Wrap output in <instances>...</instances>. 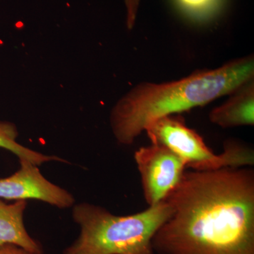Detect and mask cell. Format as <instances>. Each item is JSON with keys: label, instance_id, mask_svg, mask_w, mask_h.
I'll use <instances>...</instances> for the list:
<instances>
[{"label": "cell", "instance_id": "obj_6", "mask_svg": "<svg viewBox=\"0 0 254 254\" xmlns=\"http://www.w3.org/2000/svg\"><path fill=\"white\" fill-rule=\"evenodd\" d=\"M19 160V170L0 180V198L39 200L60 208L73 205L74 199L71 193L47 180L37 165L28 160Z\"/></svg>", "mask_w": 254, "mask_h": 254}, {"label": "cell", "instance_id": "obj_10", "mask_svg": "<svg viewBox=\"0 0 254 254\" xmlns=\"http://www.w3.org/2000/svg\"><path fill=\"white\" fill-rule=\"evenodd\" d=\"M176 1L187 14L203 16L211 14L218 7L220 0H176Z\"/></svg>", "mask_w": 254, "mask_h": 254}, {"label": "cell", "instance_id": "obj_12", "mask_svg": "<svg viewBox=\"0 0 254 254\" xmlns=\"http://www.w3.org/2000/svg\"><path fill=\"white\" fill-rule=\"evenodd\" d=\"M0 254H32L29 252L14 245H6L0 247Z\"/></svg>", "mask_w": 254, "mask_h": 254}, {"label": "cell", "instance_id": "obj_3", "mask_svg": "<svg viewBox=\"0 0 254 254\" xmlns=\"http://www.w3.org/2000/svg\"><path fill=\"white\" fill-rule=\"evenodd\" d=\"M170 211L165 200L125 216L89 203L76 205L73 218L81 233L64 254H155L152 241Z\"/></svg>", "mask_w": 254, "mask_h": 254}, {"label": "cell", "instance_id": "obj_1", "mask_svg": "<svg viewBox=\"0 0 254 254\" xmlns=\"http://www.w3.org/2000/svg\"><path fill=\"white\" fill-rule=\"evenodd\" d=\"M155 254H254V170L185 172L165 198Z\"/></svg>", "mask_w": 254, "mask_h": 254}, {"label": "cell", "instance_id": "obj_4", "mask_svg": "<svg viewBox=\"0 0 254 254\" xmlns=\"http://www.w3.org/2000/svg\"><path fill=\"white\" fill-rule=\"evenodd\" d=\"M144 131L151 143L172 150L183 160L187 168L193 170L244 168L254 164V150L238 141L225 142L223 152L215 154L180 117L169 115L157 119L145 127Z\"/></svg>", "mask_w": 254, "mask_h": 254}, {"label": "cell", "instance_id": "obj_8", "mask_svg": "<svg viewBox=\"0 0 254 254\" xmlns=\"http://www.w3.org/2000/svg\"><path fill=\"white\" fill-rule=\"evenodd\" d=\"M26 201L17 200L7 204L0 200V247L14 245L32 254H43L42 247L29 235L23 223Z\"/></svg>", "mask_w": 254, "mask_h": 254}, {"label": "cell", "instance_id": "obj_5", "mask_svg": "<svg viewBox=\"0 0 254 254\" xmlns=\"http://www.w3.org/2000/svg\"><path fill=\"white\" fill-rule=\"evenodd\" d=\"M134 160L148 206L165 200L180 183L187 169L183 160L172 150L153 143L137 150Z\"/></svg>", "mask_w": 254, "mask_h": 254}, {"label": "cell", "instance_id": "obj_2", "mask_svg": "<svg viewBox=\"0 0 254 254\" xmlns=\"http://www.w3.org/2000/svg\"><path fill=\"white\" fill-rule=\"evenodd\" d=\"M254 57L232 60L214 69L196 71L165 83L143 82L124 95L112 110L116 139L131 145L154 120L211 103L254 80Z\"/></svg>", "mask_w": 254, "mask_h": 254}, {"label": "cell", "instance_id": "obj_9", "mask_svg": "<svg viewBox=\"0 0 254 254\" xmlns=\"http://www.w3.org/2000/svg\"><path fill=\"white\" fill-rule=\"evenodd\" d=\"M18 132L13 124L0 121V148L9 150L19 158L36 165H41L52 160H63L58 157L49 156L34 151L16 142Z\"/></svg>", "mask_w": 254, "mask_h": 254}, {"label": "cell", "instance_id": "obj_11", "mask_svg": "<svg viewBox=\"0 0 254 254\" xmlns=\"http://www.w3.org/2000/svg\"><path fill=\"white\" fill-rule=\"evenodd\" d=\"M125 4L127 11V27L131 30L136 23L140 0H125Z\"/></svg>", "mask_w": 254, "mask_h": 254}, {"label": "cell", "instance_id": "obj_7", "mask_svg": "<svg viewBox=\"0 0 254 254\" xmlns=\"http://www.w3.org/2000/svg\"><path fill=\"white\" fill-rule=\"evenodd\" d=\"M231 95L226 102L210 111V121L223 128L254 126V80L245 83Z\"/></svg>", "mask_w": 254, "mask_h": 254}]
</instances>
